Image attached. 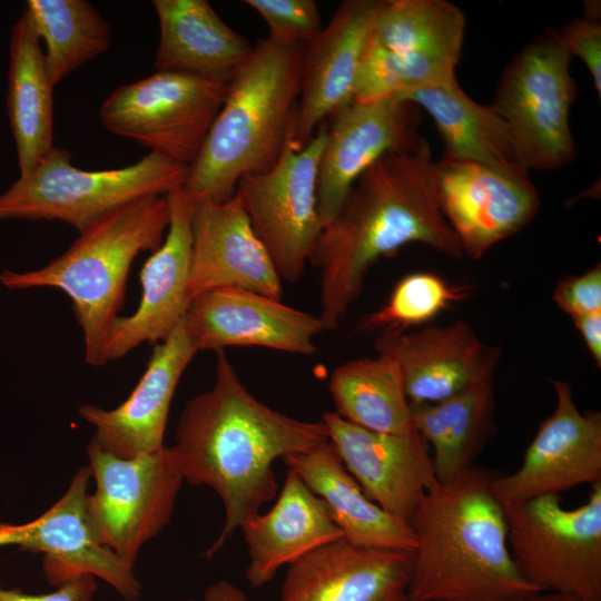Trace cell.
I'll list each match as a JSON object with an SVG mask.
<instances>
[{
  "instance_id": "obj_1",
  "label": "cell",
  "mask_w": 601,
  "mask_h": 601,
  "mask_svg": "<svg viewBox=\"0 0 601 601\" xmlns=\"http://www.w3.org/2000/svg\"><path fill=\"white\" fill-rule=\"evenodd\" d=\"M328 441L323 421L298 420L256 398L217 351L211 388L185 404L168 446L184 482L211 489L223 503L225 522L206 558L276 497L275 461Z\"/></svg>"
},
{
  "instance_id": "obj_2",
  "label": "cell",
  "mask_w": 601,
  "mask_h": 601,
  "mask_svg": "<svg viewBox=\"0 0 601 601\" xmlns=\"http://www.w3.org/2000/svg\"><path fill=\"white\" fill-rule=\"evenodd\" d=\"M433 165L424 137L414 149L383 155L323 228L309 263L321 270L318 317L325 331L337 328L362 293L367 270L381 257L412 243L450 258L463 256L435 200Z\"/></svg>"
},
{
  "instance_id": "obj_3",
  "label": "cell",
  "mask_w": 601,
  "mask_h": 601,
  "mask_svg": "<svg viewBox=\"0 0 601 601\" xmlns=\"http://www.w3.org/2000/svg\"><path fill=\"white\" fill-rule=\"evenodd\" d=\"M497 474L473 465L420 500L410 521L416 538L406 594L413 601H515L541 592L510 552Z\"/></svg>"
},
{
  "instance_id": "obj_4",
  "label": "cell",
  "mask_w": 601,
  "mask_h": 601,
  "mask_svg": "<svg viewBox=\"0 0 601 601\" xmlns=\"http://www.w3.org/2000/svg\"><path fill=\"white\" fill-rule=\"evenodd\" d=\"M305 46L269 38L228 85L226 99L189 166L181 190L189 201H224L242 177L272 167L292 134Z\"/></svg>"
},
{
  "instance_id": "obj_5",
  "label": "cell",
  "mask_w": 601,
  "mask_h": 601,
  "mask_svg": "<svg viewBox=\"0 0 601 601\" xmlns=\"http://www.w3.org/2000/svg\"><path fill=\"white\" fill-rule=\"evenodd\" d=\"M170 220L167 196L135 199L104 214L70 247L39 269H4L0 283L8 289L53 287L72 303L81 328L86 362L104 365V345L120 309L135 258L155 252Z\"/></svg>"
},
{
  "instance_id": "obj_6",
  "label": "cell",
  "mask_w": 601,
  "mask_h": 601,
  "mask_svg": "<svg viewBox=\"0 0 601 601\" xmlns=\"http://www.w3.org/2000/svg\"><path fill=\"white\" fill-rule=\"evenodd\" d=\"M188 169L148 152L121 168L82 170L69 151L53 147L0 194V220H59L80 233L121 205L181 188Z\"/></svg>"
},
{
  "instance_id": "obj_7",
  "label": "cell",
  "mask_w": 601,
  "mask_h": 601,
  "mask_svg": "<svg viewBox=\"0 0 601 601\" xmlns=\"http://www.w3.org/2000/svg\"><path fill=\"white\" fill-rule=\"evenodd\" d=\"M501 503L510 552L531 584L601 601V481L573 509L556 494Z\"/></svg>"
},
{
  "instance_id": "obj_8",
  "label": "cell",
  "mask_w": 601,
  "mask_h": 601,
  "mask_svg": "<svg viewBox=\"0 0 601 601\" xmlns=\"http://www.w3.org/2000/svg\"><path fill=\"white\" fill-rule=\"evenodd\" d=\"M572 57L548 29L504 69L492 106L509 126L521 166L554 170L571 162L577 148L570 110L577 96Z\"/></svg>"
},
{
  "instance_id": "obj_9",
  "label": "cell",
  "mask_w": 601,
  "mask_h": 601,
  "mask_svg": "<svg viewBox=\"0 0 601 601\" xmlns=\"http://www.w3.org/2000/svg\"><path fill=\"white\" fill-rule=\"evenodd\" d=\"M95 491L86 512L99 543L134 569L141 548L170 522L184 483L168 446L120 457L86 446Z\"/></svg>"
},
{
  "instance_id": "obj_10",
  "label": "cell",
  "mask_w": 601,
  "mask_h": 601,
  "mask_svg": "<svg viewBox=\"0 0 601 601\" xmlns=\"http://www.w3.org/2000/svg\"><path fill=\"white\" fill-rule=\"evenodd\" d=\"M227 91L228 85L156 71L115 89L101 102L99 118L109 132L189 167Z\"/></svg>"
},
{
  "instance_id": "obj_11",
  "label": "cell",
  "mask_w": 601,
  "mask_h": 601,
  "mask_svg": "<svg viewBox=\"0 0 601 601\" xmlns=\"http://www.w3.org/2000/svg\"><path fill=\"white\" fill-rule=\"evenodd\" d=\"M303 147L292 134L277 161L237 184L250 225L283 282H297L324 228L317 211L316 178L326 126Z\"/></svg>"
},
{
  "instance_id": "obj_12",
  "label": "cell",
  "mask_w": 601,
  "mask_h": 601,
  "mask_svg": "<svg viewBox=\"0 0 601 601\" xmlns=\"http://www.w3.org/2000/svg\"><path fill=\"white\" fill-rule=\"evenodd\" d=\"M432 177L439 209L463 256L473 259L523 229L540 208L529 174L510 175L444 154Z\"/></svg>"
},
{
  "instance_id": "obj_13",
  "label": "cell",
  "mask_w": 601,
  "mask_h": 601,
  "mask_svg": "<svg viewBox=\"0 0 601 601\" xmlns=\"http://www.w3.org/2000/svg\"><path fill=\"white\" fill-rule=\"evenodd\" d=\"M91 474L78 469L63 494L43 513L26 523L0 521V548L17 546L43 554L47 580L57 587L80 577L105 581L124 600L137 601L142 587L134 569L97 540L87 518Z\"/></svg>"
},
{
  "instance_id": "obj_14",
  "label": "cell",
  "mask_w": 601,
  "mask_h": 601,
  "mask_svg": "<svg viewBox=\"0 0 601 601\" xmlns=\"http://www.w3.org/2000/svg\"><path fill=\"white\" fill-rule=\"evenodd\" d=\"M421 110L411 100L392 97L368 104L352 101L332 116L316 178L317 211L324 227L376 160L418 145Z\"/></svg>"
},
{
  "instance_id": "obj_15",
  "label": "cell",
  "mask_w": 601,
  "mask_h": 601,
  "mask_svg": "<svg viewBox=\"0 0 601 601\" xmlns=\"http://www.w3.org/2000/svg\"><path fill=\"white\" fill-rule=\"evenodd\" d=\"M556 404L541 422L521 465L492 482L500 502L556 494L601 481V414L580 412L564 381L552 382Z\"/></svg>"
},
{
  "instance_id": "obj_16",
  "label": "cell",
  "mask_w": 601,
  "mask_h": 601,
  "mask_svg": "<svg viewBox=\"0 0 601 601\" xmlns=\"http://www.w3.org/2000/svg\"><path fill=\"white\" fill-rule=\"evenodd\" d=\"M196 351L257 346L313 355L324 329L318 316L254 290L227 286L193 298L184 318Z\"/></svg>"
},
{
  "instance_id": "obj_17",
  "label": "cell",
  "mask_w": 601,
  "mask_h": 601,
  "mask_svg": "<svg viewBox=\"0 0 601 601\" xmlns=\"http://www.w3.org/2000/svg\"><path fill=\"white\" fill-rule=\"evenodd\" d=\"M189 204L191 300L204 292L227 286L280 300L283 280L255 234L238 194L224 201L199 198Z\"/></svg>"
},
{
  "instance_id": "obj_18",
  "label": "cell",
  "mask_w": 601,
  "mask_h": 601,
  "mask_svg": "<svg viewBox=\"0 0 601 601\" xmlns=\"http://www.w3.org/2000/svg\"><path fill=\"white\" fill-rule=\"evenodd\" d=\"M322 421L329 442L365 495L391 515L410 522L422 496L437 483L418 432H374L335 412L324 413Z\"/></svg>"
},
{
  "instance_id": "obj_19",
  "label": "cell",
  "mask_w": 601,
  "mask_h": 601,
  "mask_svg": "<svg viewBox=\"0 0 601 601\" xmlns=\"http://www.w3.org/2000/svg\"><path fill=\"white\" fill-rule=\"evenodd\" d=\"M166 196L170 220L165 239L141 268V298L137 309L129 316H117L109 328L104 364L125 356L142 343L165 341L190 306V204L181 188Z\"/></svg>"
},
{
  "instance_id": "obj_20",
  "label": "cell",
  "mask_w": 601,
  "mask_h": 601,
  "mask_svg": "<svg viewBox=\"0 0 601 601\" xmlns=\"http://www.w3.org/2000/svg\"><path fill=\"white\" fill-rule=\"evenodd\" d=\"M374 347L398 365L411 404L437 403L492 380L500 356L463 319L418 331H382Z\"/></svg>"
},
{
  "instance_id": "obj_21",
  "label": "cell",
  "mask_w": 601,
  "mask_h": 601,
  "mask_svg": "<svg viewBox=\"0 0 601 601\" xmlns=\"http://www.w3.org/2000/svg\"><path fill=\"white\" fill-rule=\"evenodd\" d=\"M382 0H345L304 48L292 140L305 146L322 122L353 101L359 61Z\"/></svg>"
},
{
  "instance_id": "obj_22",
  "label": "cell",
  "mask_w": 601,
  "mask_h": 601,
  "mask_svg": "<svg viewBox=\"0 0 601 601\" xmlns=\"http://www.w3.org/2000/svg\"><path fill=\"white\" fill-rule=\"evenodd\" d=\"M197 353L183 322L157 343L130 395L114 408L85 404L80 416L93 428L91 442L120 457L165 446L170 404L185 370Z\"/></svg>"
},
{
  "instance_id": "obj_23",
  "label": "cell",
  "mask_w": 601,
  "mask_h": 601,
  "mask_svg": "<svg viewBox=\"0 0 601 601\" xmlns=\"http://www.w3.org/2000/svg\"><path fill=\"white\" fill-rule=\"evenodd\" d=\"M412 559L341 538L287 566L278 601H387L406 591Z\"/></svg>"
},
{
  "instance_id": "obj_24",
  "label": "cell",
  "mask_w": 601,
  "mask_h": 601,
  "mask_svg": "<svg viewBox=\"0 0 601 601\" xmlns=\"http://www.w3.org/2000/svg\"><path fill=\"white\" fill-rule=\"evenodd\" d=\"M247 548L246 580L268 583L283 566L343 538L326 503L292 470L273 506L247 519L239 529Z\"/></svg>"
},
{
  "instance_id": "obj_25",
  "label": "cell",
  "mask_w": 601,
  "mask_h": 601,
  "mask_svg": "<svg viewBox=\"0 0 601 601\" xmlns=\"http://www.w3.org/2000/svg\"><path fill=\"white\" fill-rule=\"evenodd\" d=\"M159 22L156 71L229 85L255 46L231 29L206 0H154Z\"/></svg>"
},
{
  "instance_id": "obj_26",
  "label": "cell",
  "mask_w": 601,
  "mask_h": 601,
  "mask_svg": "<svg viewBox=\"0 0 601 601\" xmlns=\"http://www.w3.org/2000/svg\"><path fill=\"white\" fill-rule=\"evenodd\" d=\"M465 24L461 9L446 0H385L372 38L404 60L413 90L456 80Z\"/></svg>"
},
{
  "instance_id": "obj_27",
  "label": "cell",
  "mask_w": 601,
  "mask_h": 601,
  "mask_svg": "<svg viewBox=\"0 0 601 601\" xmlns=\"http://www.w3.org/2000/svg\"><path fill=\"white\" fill-rule=\"evenodd\" d=\"M283 461L326 503L343 539L363 546L415 550L411 523L391 515L365 495L329 441Z\"/></svg>"
},
{
  "instance_id": "obj_28",
  "label": "cell",
  "mask_w": 601,
  "mask_h": 601,
  "mask_svg": "<svg viewBox=\"0 0 601 601\" xmlns=\"http://www.w3.org/2000/svg\"><path fill=\"white\" fill-rule=\"evenodd\" d=\"M396 98L411 100L430 114L445 155L510 175L529 174L516 159L505 120L492 105H481L470 98L457 80L408 90Z\"/></svg>"
},
{
  "instance_id": "obj_29",
  "label": "cell",
  "mask_w": 601,
  "mask_h": 601,
  "mask_svg": "<svg viewBox=\"0 0 601 601\" xmlns=\"http://www.w3.org/2000/svg\"><path fill=\"white\" fill-rule=\"evenodd\" d=\"M53 88L40 39L23 10L10 35L7 95L20 175L53 148Z\"/></svg>"
},
{
  "instance_id": "obj_30",
  "label": "cell",
  "mask_w": 601,
  "mask_h": 601,
  "mask_svg": "<svg viewBox=\"0 0 601 601\" xmlns=\"http://www.w3.org/2000/svg\"><path fill=\"white\" fill-rule=\"evenodd\" d=\"M495 400L492 380L431 404H411L413 426L432 449L439 483L472 467L490 439Z\"/></svg>"
},
{
  "instance_id": "obj_31",
  "label": "cell",
  "mask_w": 601,
  "mask_h": 601,
  "mask_svg": "<svg viewBox=\"0 0 601 601\" xmlns=\"http://www.w3.org/2000/svg\"><path fill=\"white\" fill-rule=\"evenodd\" d=\"M328 390L335 413L359 427L390 434L415 430L401 370L385 355L338 365Z\"/></svg>"
},
{
  "instance_id": "obj_32",
  "label": "cell",
  "mask_w": 601,
  "mask_h": 601,
  "mask_svg": "<svg viewBox=\"0 0 601 601\" xmlns=\"http://www.w3.org/2000/svg\"><path fill=\"white\" fill-rule=\"evenodd\" d=\"M24 11L45 42L53 87L111 43L108 22L87 0H28Z\"/></svg>"
},
{
  "instance_id": "obj_33",
  "label": "cell",
  "mask_w": 601,
  "mask_h": 601,
  "mask_svg": "<svg viewBox=\"0 0 601 601\" xmlns=\"http://www.w3.org/2000/svg\"><path fill=\"white\" fill-rule=\"evenodd\" d=\"M471 286L453 285L439 275L416 272L404 276L387 302L358 324L362 332L408 331L471 295Z\"/></svg>"
},
{
  "instance_id": "obj_34",
  "label": "cell",
  "mask_w": 601,
  "mask_h": 601,
  "mask_svg": "<svg viewBox=\"0 0 601 601\" xmlns=\"http://www.w3.org/2000/svg\"><path fill=\"white\" fill-rule=\"evenodd\" d=\"M266 22L267 38L290 46H306L322 31V17L314 0H245Z\"/></svg>"
},
{
  "instance_id": "obj_35",
  "label": "cell",
  "mask_w": 601,
  "mask_h": 601,
  "mask_svg": "<svg viewBox=\"0 0 601 601\" xmlns=\"http://www.w3.org/2000/svg\"><path fill=\"white\" fill-rule=\"evenodd\" d=\"M561 46L571 57H579L588 68L598 96H601V23L582 18L555 30Z\"/></svg>"
},
{
  "instance_id": "obj_36",
  "label": "cell",
  "mask_w": 601,
  "mask_h": 601,
  "mask_svg": "<svg viewBox=\"0 0 601 601\" xmlns=\"http://www.w3.org/2000/svg\"><path fill=\"white\" fill-rule=\"evenodd\" d=\"M555 304L572 318L601 312V265L581 275L558 283L553 292Z\"/></svg>"
},
{
  "instance_id": "obj_37",
  "label": "cell",
  "mask_w": 601,
  "mask_h": 601,
  "mask_svg": "<svg viewBox=\"0 0 601 601\" xmlns=\"http://www.w3.org/2000/svg\"><path fill=\"white\" fill-rule=\"evenodd\" d=\"M96 590V579L80 577L59 585L48 593H26L8 589L0 583V601H90Z\"/></svg>"
},
{
  "instance_id": "obj_38",
  "label": "cell",
  "mask_w": 601,
  "mask_h": 601,
  "mask_svg": "<svg viewBox=\"0 0 601 601\" xmlns=\"http://www.w3.org/2000/svg\"><path fill=\"white\" fill-rule=\"evenodd\" d=\"M598 367H601V312L572 318Z\"/></svg>"
},
{
  "instance_id": "obj_39",
  "label": "cell",
  "mask_w": 601,
  "mask_h": 601,
  "mask_svg": "<svg viewBox=\"0 0 601 601\" xmlns=\"http://www.w3.org/2000/svg\"><path fill=\"white\" fill-rule=\"evenodd\" d=\"M204 601H249L246 594L234 583L218 580L209 584L203 595Z\"/></svg>"
},
{
  "instance_id": "obj_40",
  "label": "cell",
  "mask_w": 601,
  "mask_h": 601,
  "mask_svg": "<svg viewBox=\"0 0 601 601\" xmlns=\"http://www.w3.org/2000/svg\"><path fill=\"white\" fill-rule=\"evenodd\" d=\"M515 601H579L577 598L562 593L539 592L528 597L520 598Z\"/></svg>"
},
{
  "instance_id": "obj_41",
  "label": "cell",
  "mask_w": 601,
  "mask_h": 601,
  "mask_svg": "<svg viewBox=\"0 0 601 601\" xmlns=\"http://www.w3.org/2000/svg\"><path fill=\"white\" fill-rule=\"evenodd\" d=\"M387 601H413V600L410 599V597L406 594V591H403V592H400V593L393 595Z\"/></svg>"
},
{
  "instance_id": "obj_42",
  "label": "cell",
  "mask_w": 601,
  "mask_h": 601,
  "mask_svg": "<svg viewBox=\"0 0 601 601\" xmlns=\"http://www.w3.org/2000/svg\"><path fill=\"white\" fill-rule=\"evenodd\" d=\"M179 601H196L195 599H184V600H179Z\"/></svg>"
}]
</instances>
